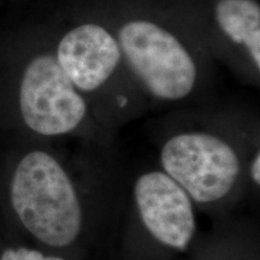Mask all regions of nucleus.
Masks as SVG:
<instances>
[{
  "label": "nucleus",
  "mask_w": 260,
  "mask_h": 260,
  "mask_svg": "<svg viewBox=\"0 0 260 260\" xmlns=\"http://www.w3.org/2000/svg\"><path fill=\"white\" fill-rule=\"evenodd\" d=\"M0 260H65L57 255L45 254L38 249L28 247H11L3 252Z\"/></svg>",
  "instance_id": "8"
},
{
  "label": "nucleus",
  "mask_w": 260,
  "mask_h": 260,
  "mask_svg": "<svg viewBox=\"0 0 260 260\" xmlns=\"http://www.w3.org/2000/svg\"><path fill=\"white\" fill-rule=\"evenodd\" d=\"M56 59L77 88L90 92L102 87L121 59L118 41L98 24H83L64 35Z\"/></svg>",
  "instance_id": "6"
},
{
  "label": "nucleus",
  "mask_w": 260,
  "mask_h": 260,
  "mask_svg": "<svg viewBox=\"0 0 260 260\" xmlns=\"http://www.w3.org/2000/svg\"><path fill=\"white\" fill-rule=\"evenodd\" d=\"M165 174L200 204L223 199L235 186L240 160L232 146L206 133L171 138L161 149Z\"/></svg>",
  "instance_id": "3"
},
{
  "label": "nucleus",
  "mask_w": 260,
  "mask_h": 260,
  "mask_svg": "<svg viewBox=\"0 0 260 260\" xmlns=\"http://www.w3.org/2000/svg\"><path fill=\"white\" fill-rule=\"evenodd\" d=\"M216 19L220 29L237 44L245 45L260 68V6L254 0H219Z\"/></svg>",
  "instance_id": "7"
},
{
  "label": "nucleus",
  "mask_w": 260,
  "mask_h": 260,
  "mask_svg": "<svg viewBox=\"0 0 260 260\" xmlns=\"http://www.w3.org/2000/svg\"><path fill=\"white\" fill-rule=\"evenodd\" d=\"M134 197L149 234L162 245L186 249L197 230V223L191 199L183 188L165 172L152 171L138 178Z\"/></svg>",
  "instance_id": "5"
},
{
  "label": "nucleus",
  "mask_w": 260,
  "mask_h": 260,
  "mask_svg": "<svg viewBox=\"0 0 260 260\" xmlns=\"http://www.w3.org/2000/svg\"><path fill=\"white\" fill-rule=\"evenodd\" d=\"M118 45L130 67L155 98L180 100L194 88L197 67L170 31L148 21H132L119 30Z\"/></svg>",
  "instance_id": "2"
},
{
  "label": "nucleus",
  "mask_w": 260,
  "mask_h": 260,
  "mask_svg": "<svg viewBox=\"0 0 260 260\" xmlns=\"http://www.w3.org/2000/svg\"><path fill=\"white\" fill-rule=\"evenodd\" d=\"M12 209L25 229L48 247L63 248L82 229V209L69 175L51 154L32 151L14 172Z\"/></svg>",
  "instance_id": "1"
},
{
  "label": "nucleus",
  "mask_w": 260,
  "mask_h": 260,
  "mask_svg": "<svg viewBox=\"0 0 260 260\" xmlns=\"http://www.w3.org/2000/svg\"><path fill=\"white\" fill-rule=\"evenodd\" d=\"M251 174H252L253 181H254L256 184H259L260 183V154L259 153L255 155L254 160L252 162Z\"/></svg>",
  "instance_id": "9"
},
{
  "label": "nucleus",
  "mask_w": 260,
  "mask_h": 260,
  "mask_svg": "<svg viewBox=\"0 0 260 260\" xmlns=\"http://www.w3.org/2000/svg\"><path fill=\"white\" fill-rule=\"evenodd\" d=\"M19 109L25 124L45 136L73 132L84 119L87 106L56 57L30 61L19 88Z\"/></svg>",
  "instance_id": "4"
}]
</instances>
